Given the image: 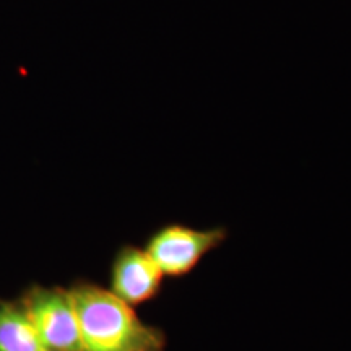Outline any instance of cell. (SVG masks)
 Instances as JSON below:
<instances>
[{
    "instance_id": "1",
    "label": "cell",
    "mask_w": 351,
    "mask_h": 351,
    "mask_svg": "<svg viewBox=\"0 0 351 351\" xmlns=\"http://www.w3.org/2000/svg\"><path fill=\"white\" fill-rule=\"evenodd\" d=\"M80 324L82 351H166L163 328L143 322L132 307L98 283L70 287Z\"/></svg>"
},
{
    "instance_id": "2",
    "label": "cell",
    "mask_w": 351,
    "mask_h": 351,
    "mask_svg": "<svg viewBox=\"0 0 351 351\" xmlns=\"http://www.w3.org/2000/svg\"><path fill=\"white\" fill-rule=\"evenodd\" d=\"M226 239L225 226L199 230L181 223H169L153 232L145 249L163 271L165 278H184Z\"/></svg>"
},
{
    "instance_id": "3",
    "label": "cell",
    "mask_w": 351,
    "mask_h": 351,
    "mask_svg": "<svg viewBox=\"0 0 351 351\" xmlns=\"http://www.w3.org/2000/svg\"><path fill=\"white\" fill-rule=\"evenodd\" d=\"M46 350L82 351L80 324L70 288L32 287L19 300Z\"/></svg>"
},
{
    "instance_id": "4",
    "label": "cell",
    "mask_w": 351,
    "mask_h": 351,
    "mask_svg": "<svg viewBox=\"0 0 351 351\" xmlns=\"http://www.w3.org/2000/svg\"><path fill=\"white\" fill-rule=\"evenodd\" d=\"M165 275L145 247L122 245L114 257L109 291L132 307L150 302L163 289Z\"/></svg>"
},
{
    "instance_id": "5",
    "label": "cell",
    "mask_w": 351,
    "mask_h": 351,
    "mask_svg": "<svg viewBox=\"0 0 351 351\" xmlns=\"http://www.w3.org/2000/svg\"><path fill=\"white\" fill-rule=\"evenodd\" d=\"M34 326L20 301L0 298V351H44Z\"/></svg>"
},
{
    "instance_id": "6",
    "label": "cell",
    "mask_w": 351,
    "mask_h": 351,
    "mask_svg": "<svg viewBox=\"0 0 351 351\" xmlns=\"http://www.w3.org/2000/svg\"><path fill=\"white\" fill-rule=\"evenodd\" d=\"M44 351H54V350H44Z\"/></svg>"
}]
</instances>
